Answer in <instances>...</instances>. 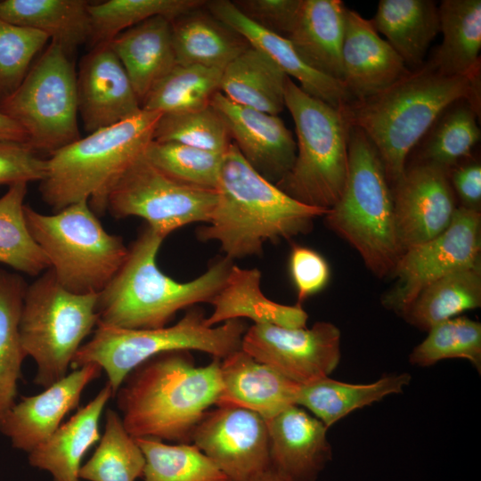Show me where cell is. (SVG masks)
<instances>
[{
  "label": "cell",
  "mask_w": 481,
  "mask_h": 481,
  "mask_svg": "<svg viewBox=\"0 0 481 481\" xmlns=\"http://www.w3.org/2000/svg\"><path fill=\"white\" fill-rule=\"evenodd\" d=\"M479 77L444 76L428 61L341 110L349 126L363 131L373 143L388 183L395 186L406 170L412 150L449 106L468 100L480 108Z\"/></svg>",
  "instance_id": "obj_1"
},
{
  "label": "cell",
  "mask_w": 481,
  "mask_h": 481,
  "mask_svg": "<svg viewBox=\"0 0 481 481\" xmlns=\"http://www.w3.org/2000/svg\"><path fill=\"white\" fill-rule=\"evenodd\" d=\"M220 359L195 366L189 351L155 355L135 368L114 397L135 438L191 443L192 433L223 391Z\"/></svg>",
  "instance_id": "obj_2"
},
{
  "label": "cell",
  "mask_w": 481,
  "mask_h": 481,
  "mask_svg": "<svg viewBox=\"0 0 481 481\" xmlns=\"http://www.w3.org/2000/svg\"><path fill=\"white\" fill-rule=\"evenodd\" d=\"M216 202L199 240L217 241L230 260L259 257L267 242L311 232L326 210L302 204L260 175L232 143L223 156Z\"/></svg>",
  "instance_id": "obj_3"
},
{
  "label": "cell",
  "mask_w": 481,
  "mask_h": 481,
  "mask_svg": "<svg viewBox=\"0 0 481 481\" xmlns=\"http://www.w3.org/2000/svg\"><path fill=\"white\" fill-rule=\"evenodd\" d=\"M164 239L147 224L141 229L122 266L97 294L98 323L125 329L163 328L178 311L210 303L220 291L232 260L217 257L201 275L177 281L157 265Z\"/></svg>",
  "instance_id": "obj_4"
},
{
  "label": "cell",
  "mask_w": 481,
  "mask_h": 481,
  "mask_svg": "<svg viewBox=\"0 0 481 481\" xmlns=\"http://www.w3.org/2000/svg\"><path fill=\"white\" fill-rule=\"evenodd\" d=\"M347 174L337 203L323 216L327 227L360 255L377 277L392 275L403 254L394 197L381 159L360 129L349 126Z\"/></svg>",
  "instance_id": "obj_5"
},
{
  "label": "cell",
  "mask_w": 481,
  "mask_h": 481,
  "mask_svg": "<svg viewBox=\"0 0 481 481\" xmlns=\"http://www.w3.org/2000/svg\"><path fill=\"white\" fill-rule=\"evenodd\" d=\"M162 113L142 110L53 151L39 182L43 201L54 212L87 200L95 214L109 185L144 154Z\"/></svg>",
  "instance_id": "obj_6"
},
{
  "label": "cell",
  "mask_w": 481,
  "mask_h": 481,
  "mask_svg": "<svg viewBox=\"0 0 481 481\" xmlns=\"http://www.w3.org/2000/svg\"><path fill=\"white\" fill-rule=\"evenodd\" d=\"M205 320L200 308H192L175 324L158 329H125L98 323L90 340L75 354L71 368L99 365L107 374L114 397L135 368L159 354L196 350L224 359L241 348L248 329L242 320H230L213 327Z\"/></svg>",
  "instance_id": "obj_7"
},
{
  "label": "cell",
  "mask_w": 481,
  "mask_h": 481,
  "mask_svg": "<svg viewBox=\"0 0 481 481\" xmlns=\"http://www.w3.org/2000/svg\"><path fill=\"white\" fill-rule=\"evenodd\" d=\"M28 230L46 255L57 281L69 292L99 294L128 255L121 236L109 233L85 200L53 215L24 205Z\"/></svg>",
  "instance_id": "obj_8"
},
{
  "label": "cell",
  "mask_w": 481,
  "mask_h": 481,
  "mask_svg": "<svg viewBox=\"0 0 481 481\" xmlns=\"http://www.w3.org/2000/svg\"><path fill=\"white\" fill-rule=\"evenodd\" d=\"M284 102L295 124L297 152L291 169L275 185L302 204L328 211L346 179L349 125L341 110L309 95L290 77Z\"/></svg>",
  "instance_id": "obj_9"
},
{
  "label": "cell",
  "mask_w": 481,
  "mask_h": 481,
  "mask_svg": "<svg viewBox=\"0 0 481 481\" xmlns=\"http://www.w3.org/2000/svg\"><path fill=\"white\" fill-rule=\"evenodd\" d=\"M96 294L68 291L49 268L28 285L20 321L23 349L37 363L44 387L67 375L83 340L98 323Z\"/></svg>",
  "instance_id": "obj_10"
},
{
  "label": "cell",
  "mask_w": 481,
  "mask_h": 481,
  "mask_svg": "<svg viewBox=\"0 0 481 481\" xmlns=\"http://www.w3.org/2000/svg\"><path fill=\"white\" fill-rule=\"evenodd\" d=\"M0 111L26 134L37 152L49 154L80 138L77 73L69 56L50 42Z\"/></svg>",
  "instance_id": "obj_11"
},
{
  "label": "cell",
  "mask_w": 481,
  "mask_h": 481,
  "mask_svg": "<svg viewBox=\"0 0 481 481\" xmlns=\"http://www.w3.org/2000/svg\"><path fill=\"white\" fill-rule=\"evenodd\" d=\"M145 153V152H144ZM216 202V190L177 181L142 155L107 188L102 214L117 219L137 216L166 238L193 223H208Z\"/></svg>",
  "instance_id": "obj_12"
},
{
  "label": "cell",
  "mask_w": 481,
  "mask_h": 481,
  "mask_svg": "<svg viewBox=\"0 0 481 481\" xmlns=\"http://www.w3.org/2000/svg\"><path fill=\"white\" fill-rule=\"evenodd\" d=\"M480 211L461 206L446 230L402 254L392 274L395 281L382 297V305L401 314L431 282L480 263Z\"/></svg>",
  "instance_id": "obj_13"
},
{
  "label": "cell",
  "mask_w": 481,
  "mask_h": 481,
  "mask_svg": "<svg viewBox=\"0 0 481 481\" xmlns=\"http://www.w3.org/2000/svg\"><path fill=\"white\" fill-rule=\"evenodd\" d=\"M339 329L329 322L311 328L254 324L243 335L241 349L288 379L305 385L329 377L340 361Z\"/></svg>",
  "instance_id": "obj_14"
},
{
  "label": "cell",
  "mask_w": 481,
  "mask_h": 481,
  "mask_svg": "<svg viewBox=\"0 0 481 481\" xmlns=\"http://www.w3.org/2000/svg\"><path fill=\"white\" fill-rule=\"evenodd\" d=\"M191 443L230 481H254L270 468L266 420L244 408L219 405L208 410Z\"/></svg>",
  "instance_id": "obj_15"
},
{
  "label": "cell",
  "mask_w": 481,
  "mask_h": 481,
  "mask_svg": "<svg viewBox=\"0 0 481 481\" xmlns=\"http://www.w3.org/2000/svg\"><path fill=\"white\" fill-rule=\"evenodd\" d=\"M393 197L403 253L446 230L457 208L449 173L423 162L406 168L394 186Z\"/></svg>",
  "instance_id": "obj_16"
},
{
  "label": "cell",
  "mask_w": 481,
  "mask_h": 481,
  "mask_svg": "<svg viewBox=\"0 0 481 481\" xmlns=\"http://www.w3.org/2000/svg\"><path fill=\"white\" fill-rule=\"evenodd\" d=\"M210 104L222 117L244 159L260 175L276 184L289 172L297 144L278 116L234 103L219 91Z\"/></svg>",
  "instance_id": "obj_17"
},
{
  "label": "cell",
  "mask_w": 481,
  "mask_h": 481,
  "mask_svg": "<svg viewBox=\"0 0 481 481\" xmlns=\"http://www.w3.org/2000/svg\"><path fill=\"white\" fill-rule=\"evenodd\" d=\"M77 90L78 113L88 134L142 110L131 81L109 43L92 47L81 60Z\"/></svg>",
  "instance_id": "obj_18"
},
{
  "label": "cell",
  "mask_w": 481,
  "mask_h": 481,
  "mask_svg": "<svg viewBox=\"0 0 481 481\" xmlns=\"http://www.w3.org/2000/svg\"><path fill=\"white\" fill-rule=\"evenodd\" d=\"M101 372L99 365L88 363L73 370L42 393L22 397L3 417L0 432L11 439L14 448L31 452L77 407L85 387Z\"/></svg>",
  "instance_id": "obj_19"
},
{
  "label": "cell",
  "mask_w": 481,
  "mask_h": 481,
  "mask_svg": "<svg viewBox=\"0 0 481 481\" xmlns=\"http://www.w3.org/2000/svg\"><path fill=\"white\" fill-rule=\"evenodd\" d=\"M342 69L343 84L353 101L384 90L410 70L371 20L350 9L346 12Z\"/></svg>",
  "instance_id": "obj_20"
},
{
  "label": "cell",
  "mask_w": 481,
  "mask_h": 481,
  "mask_svg": "<svg viewBox=\"0 0 481 481\" xmlns=\"http://www.w3.org/2000/svg\"><path fill=\"white\" fill-rule=\"evenodd\" d=\"M266 425L270 467L289 481H316L332 457L324 424L293 405Z\"/></svg>",
  "instance_id": "obj_21"
},
{
  "label": "cell",
  "mask_w": 481,
  "mask_h": 481,
  "mask_svg": "<svg viewBox=\"0 0 481 481\" xmlns=\"http://www.w3.org/2000/svg\"><path fill=\"white\" fill-rule=\"evenodd\" d=\"M206 9L217 20L240 34L250 46L273 61L289 77L299 82L309 95L343 110L352 101L345 85L310 68L290 41L251 21L229 0L207 1Z\"/></svg>",
  "instance_id": "obj_22"
},
{
  "label": "cell",
  "mask_w": 481,
  "mask_h": 481,
  "mask_svg": "<svg viewBox=\"0 0 481 481\" xmlns=\"http://www.w3.org/2000/svg\"><path fill=\"white\" fill-rule=\"evenodd\" d=\"M220 371L223 391L216 406L244 408L269 420L297 405L299 385L241 348L222 359Z\"/></svg>",
  "instance_id": "obj_23"
},
{
  "label": "cell",
  "mask_w": 481,
  "mask_h": 481,
  "mask_svg": "<svg viewBox=\"0 0 481 481\" xmlns=\"http://www.w3.org/2000/svg\"><path fill=\"white\" fill-rule=\"evenodd\" d=\"M142 102L175 65L171 20L151 17L118 35L110 43Z\"/></svg>",
  "instance_id": "obj_24"
},
{
  "label": "cell",
  "mask_w": 481,
  "mask_h": 481,
  "mask_svg": "<svg viewBox=\"0 0 481 481\" xmlns=\"http://www.w3.org/2000/svg\"><path fill=\"white\" fill-rule=\"evenodd\" d=\"M257 268L232 265L225 283L213 298L212 314L205 322L213 327L230 320L248 318L254 324H273L285 328L306 327L308 315L302 306L283 305L266 298L261 290Z\"/></svg>",
  "instance_id": "obj_25"
},
{
  "label": "cell",
  "mask_w": 481,
  "mask_h": 481,
  "mask_svg": "<svg viewBox=\"0 0 481 481\" xmlns=\"http://www.w3.org/2000/svg\"><path fill=\"white\" fill-rule=\"evenodd\" d=\"M111 397L106 383L87 404L29 452L30 465L49 471L53 481H78L82 458L101 438L100 418Z\"/></svg>",
  "instance_id": "obj_26"
},
{
  "label": "cell",
  "mask_w": 481,
  "mask_h": 481,
  "mask_svg": "<svg viewBox=\"0 0 481 481\" xmlns=\"http://www.w3.org/2000/svg\"><path fill=\"white\" fill-rule=\"evenodd\" d=\"M346 7L341 0H302L289 40L310 68L343 83Z\"/></svg>",
  "instance_id": "obj_27"
},
{
  "label": "cell",
  "mask_w": 481,
  "mask_h": 481,
  "mask_svg": "<svg viewBox=\"0 0 481 481\" xmlns=\"http://www.w3.org/2000/svg\"><path fill=\"white\" fill-rule=\"evenodd\" d=\"M171 23L176 64L224 69L249 46L240 34L204 10V5Z\"/></svg>",
  "instance_id": "obj_28"
},
{
  "label": "cell",
  "mask_w": 481,
  "mask_h": 481,
  "mask_svg": "<svg viewBox=\"0 0 481 481\" xmlns=\"http://www.w3.org/2000/svg\"><path fill=\"white\" fill-rule=\"evenodd\" d=\"M438 17L443 41L431 63L448 77L480 74L481 1L444 0Z\"/></svg>",
  "instance_id": "obj_29"
},
{
  "label": "cell",
  "mask_w": 481,
  "mask_h": 481,
  "mask_svg": "<svg viewBox=\"0 0 481 481\" xmlns=\"http://www.w3.org/2000/svg\"><path fill=\"white\" fill-rule=\"evenodd\" d=\"M289 77L267 55L249 46L222 72L219 92L239 105L278 116Z\"/></svg>",
  "instance_id": "obj_30"
},
{
  "label": "cell",
  "mask_w": 481,
  "mask_h": 481,
  "mask_svg": "<svg viewBox=\"0 0 481 481\" xmlns=\"http://www.w3.org/2000/svg\"><path fill=\"white\" fill-rule=\"evenodd\" d=\"M371 22L405 65L416 69L439 32L438 5L431 0H380Z\"/></svg>",
  "instance_id": "obj_31"
},
{
  "label": "cell",
  "mask_w": 481,
  "mask_h": 481,
  "mask_svg": "<svg viewBox=\"0 0 481 481\" xmlns=\"http://www.w3.org/2000/svg\"><path fill=\"white\" fill-rule=\"evenodd\" d=\"M89 4L85 0H2L0 19L46 34L70 56L89 40Z\"/></svg>",
  "instance_id": "obj_32"
},
{
  "label": "cell",
  "mask_w": 481,
  "mask_h": 481,
  "mask_svg": "<svg viewBox=\"0 0 481 481\" xmlns=\"http://www.w3.org/2000/svg\"><path fill=\"white\" fill-rule=\"evenodd\" d=\"M411 379L406 372L385 375L369 384H351L326 377L299 385L296 404L309 410L329 428L356 409L401 393Z\"/></svg>",
  "instance_id": "obj_33"
},
{
  "label": "cell",
  "mask_w": 481,
  "mask_h": 481,
  "mask_svg": "<svg viewBox=\"0 0 481 481\" xmlns=\"http://www.w3.org/2000/svg\"><path fill=\"white\" fill-rule=\"evenodd\" d=\"M481 306V262L452 272L426 286L401 314L423 330Z\"/></svg>",
  "instance_id": "obj_34"
},
{
  "label": "cell",
  "mask_w": 481,
  "mask_h": 481,
  "mask_svg": "<svg viewBox=\"0 0 481 481\" xmlns=\"http://www.w3.org/2000/svg\"><path fill=\"white\" fill-rule=\"evenodd\" d=\"M27 287L22 276L0 269V422L15 404L21 363L27 356L20 335Z\"/></svg>",
  "instance_id": "obj_35"
},
{
  "label": "cell",
  "mask_w": 481,
  "mask_h": 481,
  "mask_svg": "<svg viewBox=\"0 0 481 481\" xmlns=\"http://www.w3.org/2000/svg\"><path fill=\"white\" fill-rule=\"evenodd\" d=\"M223 69L176 64L151 90L142 110L162 114L183 113L210 105L219 91Z\"/></svg>",
  "instance_id": "obj_36"
},
{
  "label": "cell",
  "mask_w": 481,
  "mask_h": 481,
  "mask_svg": "<svg viewBox=\"0 0 481 481\" xmlns=\"http://www.w3.org/2000/svg\"><path fill=\"white\" fill-rule=\"evenodd\" d=\"M479 110L468 100L449 106L424 136L427 139L422 147L421 162L449 173L459 160L469 157L480 139Z\"/></svg>",
  "instance_id": "obj_37"
},
{
  "label": "cell",
  "mask_w": 481,
  "mask_h": 481,
  "mask_svg": "<svg viewBox=\"0 0 481 481\" xmlns=\"http://www.w3.org/2000/svg\"><path fill=\"white\" fill-rule=\"evenodd\" d=\"M145 458L121 417L108 409L103 435L90 460L80 468L79 478L88 481H135L143 477Z\"/></svg>",
  "instance_id": "obj_38"
},
{
  "label": "cell",
  "mask_w": 481,
  "mask_h": 481,
  "mask_svg": "<svg viewBox=\"0 0 481 481\" xmlns=\"http://www.w3.org/2000/svg\"><path fill=\"white\" fill-rule=\"evenodd\" d=\"M203 0H108L89 4L92 46L110 43L122 31L151 17L164 16L170 20L200 8Z\"/></svg>",
  "instance_id": "obj_39"
},
{
  "label": "cell",
  "mask_w": 481,
  "mask_h": 481,
  "mask_svg": "<svg viewBox=\"0 0 481 481\" xmlns=\"http://www.w3.org/2000/svg\"><path fill=\"white\" fill-rule=\"evenodd\" d=\"M27 185H10L0 198V263L29 276H39L50 268V262L26 225Z\"/></svg>",
  "instance_id": "obj_40"
},
{
  "label": "cell",
  "mask_w": 481,
  "mask_h": 481,
  "mask_svg": "<svg viewBox=\"0 0 481 481\" xmlns=\"http://www.w3.org/2000/svg\"><path fill=\"white\" fill-rule=\"evenodd\" d=\"M144 458V481H230L228 477L191 443L167 444L136 438Z\"/></svg>",
  "instance_id": "obj_41"
},
{
  "label": "cell",
  "mask_w": 481,
  "mask_h": 481,
  "mask_svg": "<svg viewBox=\"0 0 481 481\" xmlns=\"http://www.w3.org/2000/svg\"><path fill=\"white\" fill-rule=\"evenodd\" d=\"M409 356L412 364L428 367L444 359L469 361L481 371V323L468 317H453L437 323Z\"/></svg>",
  "instance_id": "obj_42"
},
{
  "label": "cell",
  "mask_w": 481,
  "mask_h": 481,
  "mask_svg": "<svg viewBox=\"0 0 481 481\" xmlns=\"http://www.w3.org/2000/svg\"><path fill=\"white\" fill-rule=\"evenodd\" d=\"M153 141L176 143L220 154H224L232 143L224 121L211 104L197 110L162 114Z\"/></svg>",
  "instance_id": "obj_43"
},
{
  "label": "cell",
  "mask_w": 481,
  "mask_h": 481,
  "mask_svg": "<svg viewBox=\"0 0 481 481\" xmlns=\"http://www.w3.org/2000/svg\"><path fill=\"white\" fill-rule=\"evenodd\" d=\"M147 159L170 177L182 183L216 190L224 154L170 142L151 141Z\"/></svg>",
  "instance_id": "obj_44"
},
{
  "label": "cell",
  "mask_w": 481,
  "mask_h": 481,
  "mask_svg": "<svg viewBox=\"0 0 481 481\" xmlns=\"http://www.w3.org/2000/svg\"><path fill=\"white\" fill-rule=\"evenodd\" d=\"M49 40L41 31L0 19V102L20 85L33 59Z\"/></svg>",
  "instance_id": "obj_45"
},
{
  "label": "cell",
  "mask_w": 481,
  "mask_h": 481,
  "mask_svg": "<svg viewBox=\"0 0 481 481\" xmlns=\"http://www.w3.org/2000/svg\"><path fill=\"white\" fill-rule=\"evenodd\" d=\"M289 269L297 290L298 304L322 290L328 284L330 270L326 259L317 251L302 245H293Z\"/></svg>",
  "instance_id": "obj_46"
},
{
  "label": "cell",
  "mask_w": 481,
  "mask_h": 481,
  "mask_svg": "<svg viewBox=\"0 0 481 481\" xmlns=\"http://www.w3.org/2000/svg\"><path fill=\"white\" fill-rule=\"evenodd\" d=\"M237 9L258 26L289 39L302 0H235Z\"/></svg>",
  "instance_id": "obj_47"
},
{
  "label": "cell",
  "mask_w": 481,
  "mask_h": 481,
  "mask_svg": "<svg viewBox=\"0 0 481 481\" xmlns=\"http://www.w3.org/2000/svg\"><path fill=\"white\" fill-rule=\"evenodd\" d=\"M45 167L46 159L28 143L0 139V185L40 182Z\"/></svg>",
  "instance_id": "obj_48"
},
{
  "label": "cell",
  "mask_w": 481,
  "mask_h": 481,
  "mask_svg": "<svg viewBox=\"0 0 481 481\" xmlns=\"http://www.w3.org/2000/svg\"><path fill=\"white\" fill-rule=\"evenodd\" d=\"M452 187L462 202V207L479 211L481 204V166L471 162L451 173Z\"/></svg>",
  "instance_id": "obj_49"
},
{
  "label": "cell",
  "mask_w": 481,
  "mask_h": 481,
  "mask_svg": "<svg viewBox=\"0 0 481 481\" xmlns=\"http://www.w3.org/2000/svg\"><path fill=\"white\" fill-rule=\"evenodd\" d=\"M0 139L28 143L26 134L21 127L8 116L0 111Z\"/></svg>",
  "instance_id": "obj_50"
},
{
  "label": "cell",
  "mask_w": 481,
  "mask_h": 481,
  "mask_svg": "<svg viewBox=\"0 0 481 481\" xmlns=\"http://www.w3.org/2000/svg\"><path fill=\"white\" fill-rule=\"evenodd\" d=\"M254 481H289L271 467Z\"/></svg>",
  "instance_id": "obj_51"
}]
</instances>
